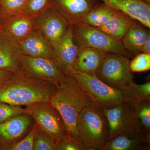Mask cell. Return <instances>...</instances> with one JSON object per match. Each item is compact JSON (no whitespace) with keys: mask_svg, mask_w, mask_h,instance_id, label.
I'll use <instances>...</instances> for the list:
<instances>
[{"mask_svg":"<svg viewBox=\"0 0 150 150\" xmlns=\"http://www.w3.org/2000/svg\"><path fill=\"white\" fill-rule=\"evenodd\" d=\"M57 89L52 84L34 79L21 71L14 72L0 87V102L26 106L50 102Z\"/></svg>","mask_w":150,"mask_h":150,"instance_id":"6da1fadb","label":"cell"},{"mask_svg":"<svg viewBox=\"0 0 150 150\" xmlns=\"http://www.w3.org/2000/svg\"><path fill=\"white\" fill-rule=\"evenodd\" d=\"M50 103L62 117L67 133L78 139L76 126L79 114L93 103L71 75H67L57 88Z\"/></svg>","mask_w":150,"mask_h":150,"instance_id":"7a4b0ae2","label":"cell"},{"mask_svg":"<svg viewBox=\"0 0 150 150\" xmlns=\"http://www.w3.org/2000/svg\"><path fill=\"white\" fill-rule=\"evenodd\" d=\"M76 128L78 140L85 150H99L108 140L107 119L103 110L93 104L80 112Z\"/></svg>","mask_w":150,"mask_h":150,"instance_id":"3957f363","label":"cell"},{"mask_svg":"<svg viewBox=\"0 0 150 150\" xmlns=\"http://www.w3.org/2000/svg\"><path fill=\"white\" fill-rule=\"evenodd\" d=\"M69 75L76 81L93 104L102 110L114 107L124 101L122 91L108 85L96 75L74 71Z\"/></svg>","mask_w":150,"mask_h":150,"instance_id":"277c9868","label":"cell"},{"mask_svg":"<svg viewBox=\"0 0 150 150\" xmlns=\"http://www.w3.org/2000/svg\"><path fill=\"white\" fill-rule=\"evenodd\" d=\"M71 25L75 43L79 47H89L117 53L129 59L133 55L125 49L122 41L112 38L97 28L81 22Z\"/></svg>","mask_w":150,"mask_h":150,"instance_id":"5b68a950","label":"cell"},{"mask_svg":"<svg viewBox=\"0 0 150 150\" xmlns=\"http://www.w3.org/2000/svg\"><path fill=\"white\" fill-rule=\"evenodd\" d=\"M129 63V58L125 56L108 52L96 76L108 85L122 91L125 86L134 81Z\"/></svg>","mask_w":150,"mask_h":150,"instance_id":"8992f818","label":"cell"},{"mask_svg":"<svg viewBox=\"0 0 150 150\" xmlns=\"http://www.w3.org/2000/svg\"><path fill=\"white\" fill-rule=\"evenodd\" d=\"M27 113L35 120L38 128L58 144L67 133L59 112L50 102L37 103L25 106Z\"/></svg>","mask_w":150,"mask_h":150,"instance_id":"52a82bcc","label":"cell"},{"mask_svg":"<svg viewBox=\"0 0 150 150\" xmlns=\"http://www.w3.org/2000/svg\"><path fill=\"white\" fill-rule=\"evenodd\" d=\"M21 72L29 77L52 84L57 88L68 75L55 60L24 54L22 56Z\"/></svg>","mask_w":150,"mask_h":150,"instance_id":"ba28073f","label":"cell"},{"mask_svg":"<svg viewBox=\"0 0 150 150\" xmlns=\"http://www.w3.org/2000/svg\"><path fill=\"white\" fill-rule=\"evenodd\" d=\"M35 25L54 47L65 35L70 24L57 10L50 6L35 18Z\"/></svg>","mask_w":150,"mask_h":150,"instance_id":"9c48e42d","label":"cell"},{"mask_svg":"<svg viewBox=\"0 0 150 150\" xmlns=\"http://www.w3.org/2000/svg\"><path fill=\"white\" fill-rule=\"evenodd\" d=\"M103 110L109 127L108 140L124 131L128 130L136 131L133 121L132 107L129 103L124 101L114 107Z\"/></svg>","mask_w":150,"mask_h":150,"instance_id":"30bf717a","label":"cell"},{"mask_svg":"<svg viewBox=\"0 0 150 150\" xmlns=\"http://www.w3.org/2000/svg\"><path fill=\"white\" fill-rule=\"evenodd\" d=\"M23 54L18 43L0 30V70L21 71Z\"/></svg>","mask_w":150,"mask_h":150,"instance_id":"8fae6325","label":"cell"},{"mask_svg":"<svg viewBox=\"0 0 150 150\" xmlns=\"http://www.w3.org/2000/svg\"><path fill=\"white\" fill-rule=\"evenodd\" d=\"M18 43L24 55L53 59L56 62L54 47L38 29L33 30Z\"/></svg>","mask_w":150,"mask_h":150,"instance_id":"7c38bea8","label":"cell"},{"mask_svg":"<svg viewBox=\"0 0 150 150\" xmlns=\"http://www.w3.org/2000/svg\"><path fill=\"white\" fill-rule=\"evenodd\" d=\"M56 61L67 74H69L77 55L79 48L75 43L71 25L59 42L54 46Z\"/></svg>","mask_w":150,"mask_h":150,"instance_id":"4fadbf2b","label":"cell"},{"mask_svg":"<svg viewBox=\"0 0 150 150\" xmlns=\"http://www.w3.org/2000/svg\"><path fill=\"white\" fill-rule=\"evenodd\" d=\"M116 10L121 11L134 20L150 28V4L141 0H100Z\"/></svg>","mask_w":150,"mask_h":150,"instance_id":"5bb4252c","label":"cell"},{"mask_svg":"<svg viewBox=\"0 0 150 150\" xmlns=\"http://www.w3.org/2000/svg\"><path fill=\"white\" fill-rule=\"evenodd\" d=\"M150 140L137 131L128 130L108 140L99 150H149Z\"/></svg>","mask_w":150,"mask_h":150,"instance_id":"9a60e30c","label":"cell"},{"mask_svg":"<svg viewBox=\"0 0 150 150\" xmlns=\"http://www.w3.org/2000/svg\"><path fill=\"white\" fill-rule=\"evenodd\" d=\"M96 4V0H54L53 7L71 25L81 22Z\"/></svg>","mask_w":150,"mask_h":150,"instance_id":"2e32d148","label":"cell"},{"mask_svg":"<svg viewBox=\"0 0 150 150\" xmlns=\"http://www.w3.org/2000/svg\"><path fill=\"white\" fill-rule=\"evenodd\" d=\"M35 20L24 13L6 17L2 30L19 43L35 29Z\"/></svg>","mask_w":150,"mask_h":150,"instance_id":"e0dca14e","label":"cell"},{"mask_svg":"<svg viewBox=\"0 0 150 150\" xmlns=\"http://www.w3.org/2000/svg\"><path fill=\"white\" fill-rule=\"evenodd\" d=\"M78 48L77 55L73 64L71 71L96 75L98 69L108 52L89 47Z\"/></svg>","mask_w":150,"mask_h":150,"instance_id":"ac0fdd59","label":"cell"},{"mask_svg":"<svg viewBox=\"0 0 150 150\" xmlns=\"http://www.w3.org/2000/svg\"><path fill=\"white\" fill-rule=\"evenodd\" d=\"M30 117L27 113L16 115L0 124V144L15 142L29 127Z\"/></svg>","mask_w":150,"mask_h":150,"instance_id":"d6986e66","label":"cell"},{"mask_svg":"<svg viewBox=\"0 0 150 150\" xmlns=\"http://www.w3.org/2000/svg\"><path fill=\"white\" fill-rule=\"evenodd\" d=\"M126 13L117 11L107 21L97 28L116 40L122 41L135 22Z\"/></svg>","mask_w":150,"mask_h":150,"instance_id":"ffe728a7","label":"cell"},{"mask_svg":"<svg viewBox=\"0 0 150 150\" xmlns=\"http://www.w3.org/2000/svg\"><path fill=\"white\" fill-rule=\"evenodd\" d=\"M130 105L135 130L150 140V100Z\"/></svg>","mask_w":150,"mask_h":150,"instance_id":"44dd1931","label":"cell"},{"mask_svg":"<svg viewBox=\"0 0 150 150\" xmlns=\"http://www.w3.org/2000/svg\"><path fill=\"white\" fill-rule=\"evenodd\" d=\"M150 35V30L141 25L134 22L121 41L127 51L132 54L137 55L142 53V46Z\"/></svg>","mask_w":150,"mask_h":150,"instance_id":"7402d4cb","label":"cell"},{"mask_svg":"<svg viewBox=\"0 0 150 150\" xmlns=\"http://www.w3.org/2000/svg\"><path fill=\"white\" fill-rule=\"evenodd\" d=\"M117 11L104 3L96 4L84 17L81 22L98 28L104 24Z\"/></svg>","mask_w":150,"mask_h":150,"instance_id":"603a6c76","label":"cell"},{"mask_svg":"<svg viewBox=\"0 0 150 150\" xmlns=\"http://www.w3.org/2000/svg\"><path fill=\"white\" fill-rule=\"evenodd\" d=\"M124 101L130 104L150 100V82L138 84L133 81L122 90Z\"/></svg>","mask_w":150,"mask_h":150,"instance_id":"cb8c5ba5","label":"cell"},{"mask_svg":"<svg viewBox=\"0 0 150 150\" xmlns=\"http://www.w3.org/2000/svg\"><path fill=\"white\" fill-rule=\"evenodd\" d=\"M38 128V126L35 123L31 131L24 139L18 142L0 144V150H33L34 139Z\"/></svg>","mask_w":150,"mask_h":150,"instance_id":"d4e9b609","label":"cell"},{"mask_svg":"<svg viewBox=\"0 0 150 150\" xmlns=\"http://www.w3.org/2000/svg\"><path fill=\"white\" fill-rule=\"evenodd\" d=\"M28 0H2L0 7L5 16L23 13Z\"/></svg>","mask_w":150,"mask_h":150,"instance_id":"484cf974","label":"cell"},{"mask_svg":"<svg viewBox=\"0 0 150 150\" xmlns=\"http://www.w3.org/2000/svg\"><path fill=\"white\" fill-rule=\"evenodd\" d=\"M33 150H58V146L54 140L38 128L34 139Z\"/></svg>","mask_w":150,"mask_h":150,"instance_id":"4316f807","label":"cell"},{"mask_svg":"<svg viewBox=\"0 0 150 150\" xmlns=\"http://www.w3.org/2000/svg\"><path fill=\"white\" fill-rule=\"evenodd\" d=\"M129 67L132 72L140 73L150 69V54L141 53L137 54L130 62Z\"/></svg>","mask_w":150,"mask_h":150,"instance_id":"83f0119b","label":"cell"},{"mask_svg":"<svg viewBox=\"0 0 150 150\" xmlns=\"http://www.w3.org/2000/svg\"><path fill=\"white\" fill-rule=\"evenodd\" d=\"M49 0H28L23 13L36 18L46 9Z\"/></svg>","mask_w":150,"mask_h":150,"instance_id":"f1b7e54d","label":"cell"},{"mask_svg":"<svg viewBox=\"0 0 150 150\" xmlns=\"http://www.w3.org/2000/svg\"><path fill=\"white\" fill-rule=\"evenodd\" d=\"M27 113L26 108L0 102V124L13 116Z\"/></svg>","mask_w":150,"mask_h":150,"instance_id":"f546056e","label":"cell"},{"mask_svg":"<svg viewBox=\"0 0 150 150\" xmlns=\"http://www.w3.org/2000/svg\"><path fill=\"white\" fill-rule=\"evenodd\" d=\"M58 150H85L79 140L67 134L57 144Z\"/></svg>","mask_w":150,"mask_h":150,"instance_id":"4dcf8cb0","label":"cell"},{"mask_svg":"<svg viewBox=\"0 0 150 150\" xmlns=\"http://www.w3.org/2000/svg\"><path fill=\"white\" fill-rule=\"evenodd\" d=\"M13 73L8 70H0V87L11 77Z\"/></svg>","mask_w":150,"mask_h":150,"instance_id":"1f68e13d","label":"cell"},{"mask_svg":"<svg viewBox=\"0 0 150 150\" xmlns=\"http://www.w3.org/2000/svg\"><path fill=\"white\" fill-rule=\"evenodd\" d=\"M142 53L150 54V35L147 38L141 49Z\"/></svg>","mask_w":150,"mask_h":150,"instance_id":"d6a6232c","label":"cell"},{"mask_svg":"<svg viewBox=\"0 0 150 150\" xmlns=\"http://www.w3.org/2000/svg\"><path fill=\"white\" fill-rule=\"evenodd\" d=\"M6 17L4 15L0 7V30H2L3 25L5 21Z\"/></svg>","mask_w":150,"mask_h":150,"instance_id":"836d02e7","label":"cell"},{"mask_svg":"<svg viewBox=\"0 0 150 150\" xmlns=\"http://www.w3.org/2000/svg\"><path fill=\"white\" fill-rule=\"evenodd\" d=\"M141 1L145 2L146 3H149V4H150V0H141Z\"/></svg>","mask_w":150,"mask_h":150,"instance_id":"e575fe53","label":"cell"},{"mask_svg":"<svg viewBox=\"0 0 150 150\" xmlns=\"http://www.w3.org/2000/svg\"><path fill=\"white\" fill-rule=\"evenodd\" d=\"M1 1H2V0H0V2H1Z\"/></svg>","mask_w":150,"mask_h":150,"instance_id":"d590c367","label":"cell"}]
</instances>
